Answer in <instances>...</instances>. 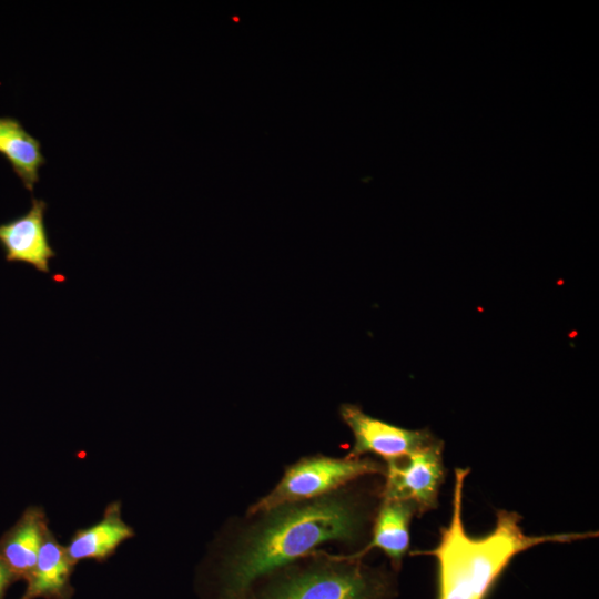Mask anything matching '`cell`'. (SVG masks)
Instances as JSON below:
<instances>
[{"label":"cell","instance_id":"obj_13","mask_svg":"<svg viewBox=\"0 0 599 599\" xmlns=\"http://www.w3.org/2000/svg\"><path fill=\"white\" fill-rule=\"evenodd\" d=\"M13 580H16V578L12 572L2 561H0V599H3L6 589Z\"/></svg>","mask_w":599,"mask_h":599},{"label":"cell","instance_id":"obj_2","mask_svg":"<svg viewBox=\"0 0 599 599\" xmlns=\"http://www.w3.org/2000/svg\"><path fill=\"white\" fill-rule=\"evenodd\" d=\"M468 468L455 470L453 511L440 528L437 546L417 554L433 556L437 566L436 599H487L510 561L520 552L545 542H569L597 536L596 532L526 535L521 517L498 510L494 529L485 536H469L463 521L464 483Z\"/></svg>","mask_w":599,"mask_h":599},{"label":"cell","instance_id":"obj_10","mask_svg":"<svg viewBox=\"0 0 599 599\" xmlns=\"http://www.w3.org/2000/svg\"><path fill=\"white\" fill-rule=\"evenodd\" d=\"M416 514L410 502L384 497L375 520L372 541L351 557L361 558L370 549L378 548L388 556L395 568H399L409 548V525Z\"/></svg>","mask_w":599,"mask_h":599},{"label":"cell","instance_id":"obj_4","mask_svg":"<svg viewBox=\"0 0 599 599\" xmlns=\"http://www.w3.org/2000/svg\"><path fill=\"white\" fill-rule=\"evenodd\" d=\"M377 473H385L384 467L367 458L306 457L291 465L275 488L252 505L248 515L312 500L336 491L357 477Z\"/></svg>","mask_w":599,"mask_h":599},{"label":"cell","instance_id":"obj_5","mask_svg":"<svg viewBox=\"0 0 599 599\" xmlns=\"http://www.w3.org/2000/svg\"><path fill=\"white\" fill-rule=\"evenodd\" d=\"M384 497L410 502L418 515L437 507L445 478L443 443L436 438L396 461L387 463Z\"/></svg>","mask_w":599,"mask_h":599},{"label":"cell","instance_id":"obj_9","mask_svg":"<svg viewBox=\"0 0 599 599\" xmlns=\"http://www.w3.org/2000/svg\"><path fill=\"white\" fill-rule=\"evenodd\" d=\"M74 564L48 530L40 547L35 567L27 580L20 599H67L70 596V575Z\"/></svg>","mask_w":599,"mask_h":599},{"label":"cell","instance_id":"obj_11","mask_svg":"<svg viewBox=\"0 0 599 599\" xmlns=\"http://www.w3.org/2000/svg\"><path fill=\"white\" fill-rule=\"evenodd\" d=\"M132 536V528L121 518L120 505L112 504L99 522L79 530L65 550L74 565L82 559H104Z\"/></svg>","mask_w":599,"mask_h":599},{"label":"cell","instance_id":"obj_6","mask_svg":"<svg viewBox=\"0 0 599 599\" xmlns=\"http://www.w3.org/2000/svg\"><path fill=\"white\" fill-rule=\"evenodd\" d=\"M343 422L354 436L349 457L375 454L387 463L396 461L427 445L435 437L426 429H407L367 415L361 407L344 404L339 409Z\"/></svg>","mask_w":599,"mask_h":599},{"label":"cell","instance_id":"obj_12","mask_svg":"<svg viewBox=\"0 0 599 599\" xmlns=\"http://www.w3.org/2000/svg\"><path fill=\"white\" fill-rule=\"evenodd\" d=\"M0 153L7 159L13 172L32 192L39 181V169L45 163L41 143L14 118H0Z\"/></svg>","mask_w":599,"mask_h":599},{"label":"cell","instance_id":"obj_8","mask_svg":"<svg viewBox=\"0 0 599 599\" xmlns=\"http://www.w3.org/2000/svg\"><path fill=\"white\" fill-rule=\"evenodd\" d=\"M49 530L40 508H28L17 524L0 539V561L16 579L30 578L40 547Z\"/></svg>","mask_w":599,"mask_h":599},{"label":"cell","instance_id":"obj_7","mask_svg":"<svg viewBox=\"0 0 599 599\" xmlns=\"http://www.w3.org/2000/svg\"><path fill=\"white\" fill-rule=\"evenodd\" d=\"M45 210L47 203L33 197L26 214L0 224V244L7 262H21L42 273L50 272L49 261L57 254L44 224Z\"/></svg>","mask_w":599,"mask_h":599},{"label":"cell","instance_id":"obj_1","mask_svg":"<svg viewBox=\"0 0 599 599\" xmlns=\"http://www.w3.org/2000/svg\"><path fill=\"white\" fill-rule=\"evenodd\" d=\"M261 515L223 561L220 599H247L257 579L322 544L354 540L363 521L353 499L337 491Z\"/></svg>","mask_w":599,"mask_h":599},{"label":"cell","instance_id":"obj_3","mask_svg":"<svg viewBox=\"0 0 599 599\" xmlns=\"http://www.w3.org/2000/svg\"><path fill=\"white\" fill-rule=\"evenodd\" d=\"M356 559L331 557L327 562L286 576L261 599H385L390 592L387 578Z\"/></svg>","mask_w":599,"mask_h":599}]
</instances>
